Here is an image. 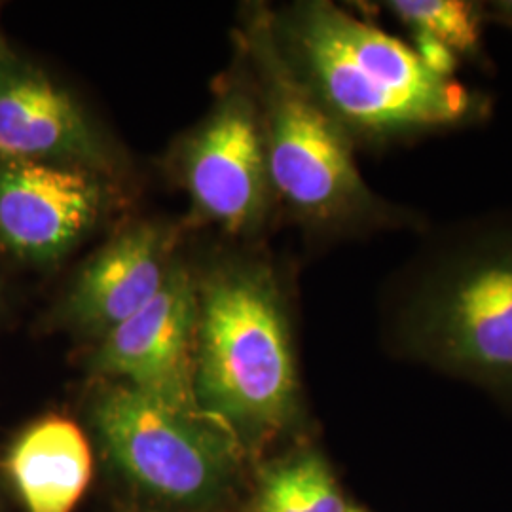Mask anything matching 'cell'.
<instances>
[{"instance_id": "cell-1", "label": "cell", "mask_w": 512, "mask_h": 512, "mask_svg": "<svg viewBox=\"0 0 512 512\" xmlns=\"http://www.w3.org/2000/svg\"><path fill=\"white\" fill-rule=\"evenodd\" d=\"M300 82L353 145L406 147L490 120L488 93L427 71L408 42L332 2H300L272 18Z\"/></svg>"}, {"instance_id": "cell-2", "label": "cell", "mask_w": 512, "mask_h": 512, "mask_svg": "<svg viewBox=\"0 0 512 512\" xmlns=\"http://www.w3.org/2000/svg\"><path fill=\"white\" fill-rule=\"evenodd\" d=\"M385 329L406 361L512 399V211L431 224L389 283Z\"/></svg>"}, {"instance_id": "cell-3", "label": "cell", "mask_w": 512, "mask_h": 512, "mask_svg": "<svg viewBox=\"0 0 512 512\" xmlns=\"http://www.w3.org/2000/svg\"><path fill=\"white\" fill-rule=\"evenodd\" d=\"M249 48L258 71L270 183L296 219L327 232H427L431 220L423 211L389 202L366 184L348 133L287 63L272 16L253 21Z\"/></svg>"}, {"instance_id": "cell-4", "label": "cell", "mask_w": 512, "mask_h": 512, "mask_svg": "<svg viewBox=\"0 0 512 512\" xmlns=\"http://www.w3.org/2000/svg\"><path fill=\"white\" fill-rule=\"evenodd\" d=\"M196 395L203 414L255 435L298 418L291 323L270 266L220 268L198 287Z\"/></svg>"}, {"instance_id": "cell-5", "label": "cell", "mask_w": 512, "mask_h": 512, "mask_svg": "<svg viewBox=\"0 0 512 512\" xmlns=\"http://www.w3.org/2000/svg\"><path fill=\"white\" fill-rule=\"evenodd\" d=\"M95 425L116 465L141 488L175 503H205L232 476L226 440L188 418L116 385L95 404Z\"/></svg>"}, {"instance_id": "cell-6", "label": "cell", "mask_w": 512, "mask_h": 512, "mask_svg": "<svg viewBox=\"0 0 512 512\" xmlns=\"http://www.w3.org/2000/svg\"><path fill=\"white\" fill-rule=\"evenodd\" d=\"M198 285L183 268H171L162 291L141 311L103 336L95 370L167 408L202 420L196 395Z\"/></svg>"}, {"instance_id": "cell-7", "label": "cell", "mask_w": 512, "mask_h": 512, "mask_svg": "<svg viewBox=\"0 0 512 512\" xmlns=\"http://www.w3.org/2000/svg\"><path fill=\"white\" fill-rule=\"evenodd\" d=\"M184 179L196 207L230 232L255 228L274 194L260 109L232 93L190 139Z\"/></svg>"}, {"instance_id": "cell-8", "label": "cell", "mask_w": 512, "mask_h": 512, "mask_svg": "<svg viewBox=\"0 0 512 512\" xmlns=\"http://www.w3.org/2000/svg\"><path fill=\"white\" fill-rule=\"evenodd\" d=\"M101 186L78 167L0 158V241L27 260L65 255L92 226Z\"/></svg>"}, {"instance_id": "cell-9", "label": "cell", "mask_w": 512, "mask_h": 512, "mask_svg": "<svg viewBox=\"0 0 512 512\" xmlns=\"http://www.w3.org/2000/svg\"><path fill=\"white\" fill-rule=\"evenodd\" d=\"M0 158L105 165L73 99L37 69L6 57H0Z\"/></svg>"}, {"instance_id": "cell-10", "label": "cell", "mask_w": 512, "mask_h": 512, "mask_svg": "<svg viewBox=\"0 0 512 512\" xmlns=\"http://www.w3.org/2000/svg\"><path fill=\"white\" fill-rule=\"evenodd\" d=\"M171 268L164 230L150 224L129 228L76 279L67 313L80 329L105 336L154 300Z\"/></svg>"}, {"instance_id": "cell-11", "label": "cell", "mask_w": 512, "mask_h": 512, "mask_svg": "<svg viewBox=\"0 0 512 512\" xmlns=\"http://www.w3.org/2000/svg\"><path fill=\"white\" fill-rule=\"evenodd\" d=\"M10 475L29 512H71L92 476L88 440L73 421L48 418L12 448Z\"/></svg>"}, {"instance_id": "cell-12", "label": "cell", "mask_w": 512, "mask_h": 512, "mask_svg": "<svg viewBox=\"0 0 512 512\" xmlns=\"http://www.w3.org/2000/svg\"><path fill=\"white\" fill-rule=\"evenodd\" d=\"M385 10L408 33H425L446 44L461 61L488 65L484 27L488 23L484 2L473 0H389Z\"/></svg>"}, {"instance_id": "cell-13", "label": "cell", "mask_w": 512, "mask_h": 512, "mask_svg": "<svg viewBox=\"0 0 512 512\" xmlns=\"http://www.w3.org/2000/svg\"><path fill=\"white\" fill-rule=\"evenodd\" d=\"M348 509L327 461L306 452L275 465L264 475L251 512H348Z\"/></svg>"}, {"instance_id": "cell-14", "label": "cell", "mask_w": 512, "mask_h": 512, "mask_svg": "<svg viewBox=\"0 0 512 512\" xmlns=\"http://www.w3.org/2000/svg\"><path fill=\"white\" fill-rule=\"evenodd\" d=\"M410 48L418 55L423 67L442 78H458L461 59L446 44L425 33H410Z\"/></svg>"}, {"instance_id": "cell-15", "label": "cell", "mask_w": 512, "mask_h": 512, "mask_svg": "<svg viewBox=\"0 0 512 512\" xmlns=\"http://www.w3.org/2000/svg\"><path fill=\"white\" fill-rule=\"evenodd\" d=\"M348 512H366L365 509H359V507H349Z\"/></svg>"}, {"instance_id": "cell-16", "label": "cell", "mask_w": 512, "mask_h": 512, "mask_svg": "<svg viewBox=\"0 0 512 512\" xmlns=\"http://www.w3.org/2000/svg\"><path fill=\"white\" fill-rule=\"evenodd\" d=\"M509 31H511V33H512V29H509Z\"/></svg>"}]
</instances>
